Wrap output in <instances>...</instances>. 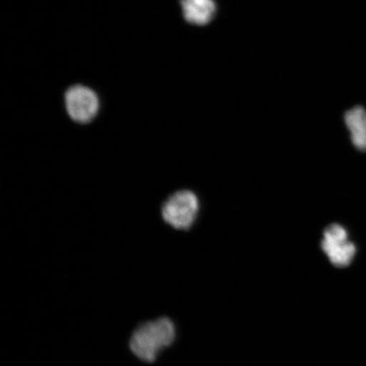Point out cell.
I'll use <instances>...</instances> for the list:
<instances>
[{"instance_id":"8992f818","label":"cell","mask_w":366,"mask_h":366,"mask_svg":"<svg viewBox=\"0 0 366 366\" xmlns=\"http://www.w3.org/2000/svg\"><path fill=\"white\" fill-rule=\"evenodd\" d=\"M345 122L355 148L366 152V109L360 105L349 109Z\"/></svg>"},{"instance_id":"7a4b0ae2","label":"cell","mask_w":366,"mask_h":366,"mask_svg":"<svg viewBox=\"0 0 366 366\" xmlns=\"http://www.w3.org/2000/svg\"><path fill=\"white\" fill-rule=\"evenodd\" d=\"M199 210L198 196L191 190H179L164 201L162 217L167 225L176 230L187 231L195 223Z\"/></svg>"},{"instance_id":"5b68a950","label":"cell","mask_w":366,"mask_h":366,"mask_svg":"<svg viewBox=\"0 0 366 366\" xmlns=\"http://www.w3.org/2000/svg\"><path fill=\"white\" fill-rule=\"evenodd\" d=\"M183 17L192 25L204 26L217 13L214 0H180Z\"/></svg>"},{"instance_id":"277c9868","label":"cell","mask_w":366,"mask_h":366,"mask_svg":"<svg viewBox=\"0 0 366 366\" xmlns=\"http://www.w3.org/2000/svg\"><path fill=\"white\" fill-rule=\"evenodd\" d=\"M64 100L69 117L72 122L81 125L93 122L99 112V96L88 86H71L66 90Z\"/></svg>"},{"instance_id":"3957f363","label":"cell","mask_w":366,"mask_h":366,"mask_svg":"<svg viewBox=\"0 0 366 366\" xmlns=\"http://www.w3.org/2000/svg\"><path fill=\"white\" fill-rule=\"evenodd\" d=\"M320 247L334 267H349L356 254V247L349 233L340 224L333 223L325 229Z\"/></svg>"},{"instance_id":"6da1fadb","label":"cell","mask_w":366,"mask_h":366,"mask_svg":"<svg viewBox=\"0 0 366 366\" xmlns=\"http://www.w3.org/2000/svg\"><path fill=\"white\" fill-rule=\"evenodd\" d=\"M176 328L170 319L162 317L142 324L131 337L130 349L137 358L152 363L158 355L175 340Z\"/></svg>"}]
</instances>
